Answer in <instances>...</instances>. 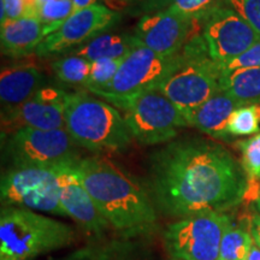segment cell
<instances>
[{
  "mask_svg": "<svg viewBox=\"0 0 260 260\" xmlns=\"http://www.w3.org/2000/svg\"><path fill=\"white\" fill-rule=\"evenodd\" d=\"M220 76L222 69L211 58L198 29L182 48L180 67L157 89L174 103L188 122L198 107L219 92Z\"/></svg>",
  "mask_w": 260,
  "mask_h": 260,
  "instance_id": "5",
  "label": "cell"
},
{
  "mask_svg": "<svg viewBox=\"0 0 260 260\" xmlns=\"http://www.w3.org/2000/svg\"><path fill=\"white\" fill-rule=\"evenodd\" d=\"M253 243L251 232L235 225L229 218L220 242L219 260H247Z\"/></svg>",
  "mask_w": 260,
  "mask_h": 260,
  "instance_id": "21",
  "label": "cell"
},
{
  "mask_svg": "<svg viewBox=\"0 0 260 260\" xmlns=\"http://www.w3.org/2000/svg\"><path fill=\"white\" fill-rule=\"evenodd\" d=\"M181 63L182 51L167 57L139 44L124 58L111 83L94 94L102 98L125 96L146 89H157Z\"/></svg>",
  "mask_w": 260,
  "mask_h": 260,
  "instance_id": "10",
  "label": "cell"
},
{
  "mask_svg": "<svg viewBox=\"0 0 260 260\" xmlns=\"http://www.w3.org/2000/svg\"><path fill=\"white\" fill-rule=\"evenodd\" d=\"M24 6H25V16H31L35 17V11H37V3L38 0H23Z\"/></svg>",
  "mask_w": 260,
  "mask_h": 260,
  "instance_id": "34",
  "label": "cell"
},
{
  "mask_svg": "<svg viewBox=\"0 0 260 260\" xmlns=\"http://www.w3.org/2000/svg\"><path fill=\"white\" fill-rule=\"evenodd\" d=\"M45 38L44 25L31 16L9 19L0 24L2 53L12 59H22L35 53Z\"/></svg>",
  "mask_w": 260,
  "mask_h": 260,
  "instance_id": "16",
  "label": "cell"
},
{
  "mask_svg": "<svg viewBox=\"0 0 260 260\" xmlns=\"http://www.w3.org/2000/svg\"><path fill=\"white\" fill-rule=\"evenodd\" d=\"M123 118L133 138L141 145L153 146L170 142L177 130L188 122L170 99L158 89H146L125 96H104Z\"/></svg>",
  "mask_w": 260,
  "mask_h": 260,
  "instance_id": "6",
  "label": "cell"
},
{
  "mask_svg": "<svg viewBox=\"0 0 260 260\" xmlns=\"http://www.w3.org/2000/svg\"><path fill=\"white\" fill-rule=\"evenodd\" d=\"M230 217L206 212L169 224L164 233L171 260H219L224 228Z\"/></svg>",
  "mask_w": 260,
  "mask_h": 260,
  "instance_id": "9",
  "label": "cell"
},
{
  "mask_svg": "<svg viewBox=\"0 0 260 260\" xmlns=\"http://www.w3.org/2000/svg\"><path fill=\"white\" fill-rule=\"evenodd\" d=\"M75 12L73 0H52L37 10V17L45 28L46 37L57 31Z\"/></svg>",
  "mask_w": 260,
  "mask_h": 260,
  "instance_id": "24",
  "label": "cell"
},
{
  "mask_svg": "<svg viewBox=\"0 0 260 260\" xmlns=\"http://www.w3.org/2000/svg\"><path fill=\"white\" fill-rule=\"evenodd\" d=\"M123 60H124V58H121V59L104 58V59L92 61L89 77L84 88L89 90L90 93H95L98 90L105 88L107 84L111 83V81L115 79Z\"/></svg>",
  "mask_w": 260,
  "mask_h": 260,
  "instance_id": "26",
  "label": "cell"
},
{
  "mask_svg": "<svg viewBox=\"0 0 260 260\" xmlns=\"http://www.w3.org/2000/svg\"><path fill=\"white\" fill-rule=\"evenodd\" d=\"M27 15L23 0H0V24Z\"/></svg>",
  "mask_w": 260,
  "mask_h": 260,
  "instance_id": "30",
  "label": "cell"
},
{
  "mask_svg": "<svg viewBox=\"0 0 260 260\" xmlns=\"http://www.w3.org/2000/svg\"><path fill=\"white\" fill-rule=\"evenodd\" d=\"M75 11H79V10L89 8L94 4H98V0H73Z\"/></svg>",
  "mask_w": 260,
  "mask_h": 260,
  "instance_id": "33",
  "label": "cell"
},
{
  "mask_svg": "<svg viewBox=\"0 0 260 260\" xmlns=\"http://www.w3.org/2000/svg\"><path fill=\"white\" fill-rule=\"evenodd\" d=\"M224 0H174L171 8L194 21H201L213 10L223 6Z\"/></svg>",
  "mask_w": 260,
  "mask_h": 260,
  "instance_id": "27",
  "label": "cell"
},
{
  "mask_svg": "<svg viewBox=\"0 0 260 260\" xmlns=\"http://www.w3.org/2000/svg\"><path fill=\"white\" fill-rule=\"evenodd\" d=\"M249 232L253 237V241L260 248V213H255L249 220Z\"/></svg>",
  "mask_w": 260,
  "mask_h": 260,
  "instance_id": "32",
  "label": "cell"
},
{
  "mask_svg": "<svg viewBox=\"0 0 260 260\" xmlns=\"http://www.w3.org/2000/svg\"><path fill=\"white\" fill-rule=\"evenodd\" d=\"M200 32L211 58L219 67L260 41L254 29L232 8L224 5L201 19Z\"/></svg>",
  "mask_w": 260,
  "mask_h": 260,
  "instance_id": "12",
  "label": "cell"
},
{
  "mask_svg": "<svg viewBox=\"0 0 260 260\" xmlns=\"http://www.w3.org/2000/svg\"><path fill=\"white\" fill-rule=\"evenodd\" d=\"M67 260H75V258H74V256H71L70 259H67Z\"/></svg>",
  "mask_w": 260,
  "mask_h": 260,
  "instance_id": "39",
  "label": "cell"
},
{
  "mask_svg": "<svg viewBox=\"0 0 260 260\" xmlns=\"http://www.w3.org/2000/svg\"><path fill=\"white\" fill-rule=\"evenodd\" d=\"M65 129L77 146L92 152H123L134 140L115 106L86 92L67 95Z\"/></svg>",
  "mask_w": 260,
  "mask_h": 260,
  "instance_id": "3",
  "label": "cell"
},
{
  "mask_svg": "<svg viewBox=\"0 0 260 260\" xmlns=\"http://www.w3.org/2000/svg\"><path fill=\"white\" fill-rule=\"evenodd\" d=\"M198 29H200V21H194L170 6L142 16L133 37L142 46L170 57L180 53Z\"/></svg>",
  "mask_w": 260,
  "mask_h": 260,
  "instance_id": "14",
  "label": "cell"
},
{
  "mask_svg": "<svg viewBox=\"0 0 260 260\" xmlns=\"http://www.w3.org/2000/svg\"><path fill=\"white\" fill-rule=\"evenodd\" d=\"M172 3L174 0H132L130 5L136 12L144 16L170 8Z\"/></svg>",
  "mask_w": 260,
  "mask_h": 260,
  "instance_id": "31",
  "label": "cell"
},
{
  "mask_svg": "<svg viewBox=\"0 0 260 260\" xmlns=\"http://www.w3.org/2000/svg\"><path fill=\"white\" fill-rule=\"evenodd\" d=\"M247 260H260V248L255 243H253L249 254L247 256Z\"/></svg>",
  "mask_w": 260,
  "mask_h": 260,
  "instance_id": "35",
  "label": "cell"
},
{
  "mask_svg": "<svg viewBox=\"0 0 260 260\" xmlns=\"http://www.w3.org/2000/svg\"><path fill=\"white\" fill-rule=\"evenodd\" d=\"M75 239L69 224L21 207L0 213V260H32L69 246Z\"/></svg>",
  "mask_w": 260,
  "mask_h": 260,
  "instance_id": "4",
  "label": "cell"
},
{
  "mask_svg": "<svg viewBox=\"0 0 260 260\" xmlns=\"http://www.w3.org/2000/svg\"><path fill=\"white\" fill-rule=\"evenodd\" d=\"M248 186L232 153L205 139L175 140L149 157L146 187L155 209L168 216L224 213L246 199Z\"/></svg>",
  "mask_w": 260,
  "mask_h": 260,
  "instance_id": "1",
  "label": "cell"
},
{
  "mask_svg": "<svg viewBox=\"0 0 260 260\" xmlns=\"http://www.w3.org/2000/svg\"><path fill=\"white\" fill-rule=\"evenodd\" d=\"M256 209H258V211H259V213H260V195H259L258 200H256Z\"/></svg>",
  "mask_w": 260,
  "mask_h": 260,
  "instance_id": "38",
  "label": "cell"
},
{
  "mask_svg": "<svg viewBox=\"0 0 260 260\" xmlns=\"http://www.w3.org/2000/svg\"><path fill=\"white\" fill-rule=\"evenodd\" d=\"M121 18L119 12L99 3L75 11L57 31L42 40L35 54L45 58L70 53L92 39L116 27Z\"/></svg>",
  "mask_w": 260,
  "mask_h": 260,
  "instance_id": "11",
  "label": "cell"
},
{
  "mask_svg": "<svg viewBox=\"0 0 260 260\" xmlns=\"http://www.w3.org/2000/svg\"><path fill=\"white\" fill-rule=\"evenodd\" d=\"M76 169L98 210L125 236L144 235L157 214L147 189L115 162L102 157L80 158Z\"/></svg>",
  "mask_w": 260,
  "mask_h": 260,
  "instance_id": "2",
  "label": "cell"
},
{
  "mask_svg": "<svg viewBox=\"0 0 260 260\" xmlns=\"http://www.w3.org/2000/svg\"><path fill=\"white\" fill-rule=\"evenodd\" d=\"M67 95L57 87L44 86L27 102L17 106H5L2 111V139L23 128H65Z\"/></svg>",
  "mask_w": 260,
  "mask_h": 260,
  "instance_id": "13",
  "label": "cell"
},
{
  "mask_svg": "<svg viewBox=\"0 0 260 260\" xmlns=\"http://www.w3.org/2000/svg\"><path fill=\"white\" fill-rule=\"evenodd\" d=\"M50 2H52V0H38V3H37V10H38L39 8H40V6L47 4V3H50ZM35 14H37V11H35Z\"/></svg>",
  "mask_w": 260,
  "mask_h": 260,
  "instance_id": "36",
  "label": "cell"
},
{
  "mask_svg": "<svg viewBox=\"0 0 260 260\" xmlns=\"http://www.w3.org/2000/svg\"><path fill=\"white\" fill-rule=\"evenodd\" d=\"M236 147L241 152V165L249 184L260 181V133L246 140H239Z\"/></svg>",
  "mask_w": 260,
  "mask_h": 260,
  "instance_id": "25",
  "label": "cell"
},
{
  "mask_svg": "<svg viewBox=\"0 0 260 260\" xmlns=\"http://www.w3.org/2000/svg\"><path fill=\"white\" fill-rule=\"evenodd\" d=\"M219 88L240 106L260 104V68L222 73Z\"/></svg>",
  "mask_w": 260,
  "mask_h": 260,
  "instance_id": "20",
  "label": "cell"
},
{
  "mask_svg": "<svg viewBox=\"0 0 260 260\" xmlns=\"http://www.w3.org/2000/svg\"><path fill=\"white\" fill-rule=\"evenodd\" d=\"M138 45V40L133 35L105 32V34L92 39L68 54H75V56L82 57L89 61L104 59V58L121 59V58L128 56Z\"/></svg>",
  "mask_w": 260,
  "mask_h": 260,
  "instance_id": "19",
  "label": "cell"
},
{
  "mask_svg": "<svg viewBox=\"0 0 260 260\" xmlns=\"http://www.w3.org/2000/svg\"><path fill=\"white\" fill-rule=\"evenodd\" d=\"M44 87V75L34 63L6 65L0 74V99L4 106H17L27 102Z\"/></svg>",
  "mask_w": 260,
  "mask_h": 260,
  "instance_id": "17",
  "label": "cell"
},
{
  "mask_svg": "<svg viewBox=\"0 0 260 260\" xmlns=\"http://www.w3.org/2000/svg\"><path fill=\"white\" fill-rule=\"evenodd\" d=\"M2 140L12 167L58 168L80 159L76 142L65 128H23Z\"/></svg>",
  "mask_w": 260,
  "mask_h": 260,
  "instance_id": "7",
  "label": "cell"
},
{
  "mask_svg": "<svg viewBox=\"0 0 260 260\" xmlns=\"http://www.w3.org/2000/svg\"><path fill=\"white\" fill-rule=\"evenodd\" d=\"M3 207H21L67 217L60 206L56 168L11 167L0 184Z\"/></svg>",
  "mask_w": 260,
  "mask_h": 260,
  "instance_id": "8",
  "label": "cell"
},
{
  "mask_svg": "<svg viewBox=\"0 0 260 260\" xmlns=\"http://www.w3.org/2000/svg\"><path fill=\"white\" fill-rule=\"evenodd\" d=\"M92 61L75 54H67L52 63V69L61 82L71 86H86Z\"/></svg>",
  "mask_w": 260,
  "mask_h": 260,
  "instance_id": "22",
  "label": "cell"
},
{
  "mask_svg": "<svg viewBox=\"0 0 260 260\" xmlns=\"http://www.w3.org/2000/svg\"><path fill=\"white\" fill-rule=\"evenodd\" d=\"M241 107L233 98L222 90L214 94L206 103L193 112L188 119V124L199 129L213 139L228 140L226 125L230 116L236 109Z\"/></svg>",
  "mask_w": 260,
  "mask_h": 260,
  "instance_id": "18",
  "label": "cell"
},
{
  "mask_svg": "<svg viewBox=\"0 0 260 260\" xmlns=\"http://www.w3.org/2000/svg\"><path fill=\"white\" fill-rule=\"evenodd\" d=\"M260 132V104L241 106L230 116L226 133L230 136H248Z\"/></svg>",
  "mask_w": 260,
  "mask_h": 260,
  "instance_id": "23",
  "label": "cell"
},
{
  "mask_svg": "<svg viewBox=\"0 0 260 260\" xmlns=\"http://www.w3.org/2000/svg\"><path fill=\"white\" fill-rule=\"evenodd\" d=\"M229 8L239 14L260 37V0H226Z\"/></svg>",
  "mask_w": 260,
  "mask_h": 260,
  "instance_id": "28",
  "label": "cell"
},
{
  "mask_svg": "<svg viewBox=\"0 0 260 260\" xmlns=\"http://www.w3.org/2000/svg\"><path fill=\"white\" fill-rule=\"evenodd\" d=\"M252 68H260V41L243 52L241 56L222 65L220 69H222V73H230L234 70L252 69Z\"/></svg>",
  "mask_w": 260,
  "mask_h": 260,
  "instance_id": "29",
  "label": "cell"
},
{
  "mask_svg": "<svg viewBox=\"0 0 260 260\" xmlns=\"http://www.w3.org/2000/svg\"><path fill=\"white\" fill-rule=\"evenodd\" d=\"M59 184L60 206L67 214L84 232L100 234L110 225L98 210L95 203L81 181L76 161L56 168Z\"/></svg>",
  "mask_w": 260,
  "mask_h": 260,
  "instance_id": "15",
  "label": "cell"
},
{
  "mask_svg": "<svg viewBox=\"0 0 260 260\" xmlns=\"http://www.w3.org/2000/svg\"><path fill=\"white\" fill-rule=\"evenodd\" d=\"M111 2V0H110ZM112 2H117V3H121V4H130L132 3V0H112Z\"/></svg>",
  "mask_w": 260,
  "mask_h": 260,
  "instance_id": "37",
  "label": "cell"
}]
</instances>
